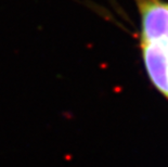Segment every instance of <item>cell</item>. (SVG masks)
Wrapping results in <instances>:
<instances>
[{"label": "cell", "instance_id": "1", "mask_svg": "<svg viewBox=\"0 0 168 167\" xmlns=\"http://www.w3.org/2000/svg\"><path fill=\"white\" fill-rule=\"evenodd\" d=\"M136 1L141 16L140 45L146 74L168 99V1Z\"/></svg>", "mask_w": 168, "mask_h": 167}]
</instances>
